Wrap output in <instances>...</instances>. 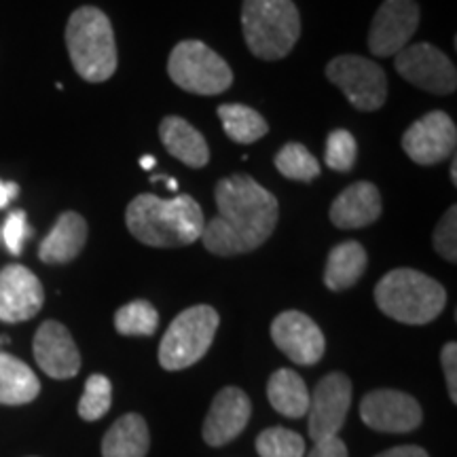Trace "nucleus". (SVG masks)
I'll return each instance as SVG.
<instances>
[{
  "mask_svg": "<svg viewBox=\"0 0 457 457\" xmlns=\"http://www.w3.org/2000/svg\"><path fill=\"white\" fill-rule=\"evenodd\" d=\"M219 216L202 231L204 245L216 256L253 253L271 237L279 219L278 199L245 174H233L216 185Z\"/></svg>",
  "mask_w": 457,
  "mask_h": 457,
  "instance_id": "nucleus-1",
  "label": "nucleus"
},
{
  "mask_svg": "<svg viewBox=\"0 0 457 457\" xmlns=\"http://www.w3.org/2000/svg\"><path fill=\"white\" fill-rule=\"evenodd\" d=\"M125 225L138 242L153 248H182L202 237L205 220L191 195L162 199L142 193L125 210Z\"/></svg>",
  "mask_w": 457,
  "mask_h": 457,
  "instance_id": "nucleus-2",
  "label": "nucleus"
},
{
  "mask_svg": "<svg viewBox=\"0 0 457 457\" xmlns=\"http://www.w3.org/2000/svg\"><path fill=\"white\" fill-rule=\"evenodd\" d=\"M66 47L72 68L87 83H104L117 72V43L104 11L79 7L66 24Z\"/></svg>",
  "mask_w": 457,
  "mask_h": 457,
  "instance_id": "nucleus-3",
  "label": "nucleus"
},
{
  "mask_svg": "<svg viewBox=\"0 0 457 457\" xmlns=\"http://www.w3.org/2000/svg\"><path fill=\"white\" fill-rule=\"evenodd\" d=\"M375 303L387 318L421 327L441 316L447 293L436 279L415 270H394L375 286Z\"/></svg>",
  "mask_w": 457,
  "mask_h": 457,
  "instance_id": "nucleus-4",
  "label": "nucleus"
},
{
  "mask_svg": "<svg viewBox=\"0 0 457 457\" xmlns=\"http://www.w3.org/2000/svg\"><path fill=\"white\" fill-rule=\"evenodd\" d=\"M242 32L261 60H282L301 37V15L293 0H244Z\"/></svg>",
  "mask_w": 457,
  "mask_h": 457,
  "instance_id": "nucleus-5",
  "label": "nucleus"
},
{
  "mask_svg": "<svg viewBox=\"0 0 457 457\" xmlns=\"http://www.w3.org/2000/svg\"><path fill=\"white\" fill-rule=\"evenodd\" d=\"M219 322V312L210 305L188 307L179 313L171 320L159 345V364L165 370L193 367L208 353Z\"/></svg>",
  "mask_w": 457,
  "mask_h": 457,
  "instance_id": "nucleus-6",
  "label": "nucleus"
},
{
  "mask_svg": "<svg viewBox=\"0 0 457 457\" xmlns=\"http://www.w3.org/2000/svg\"><path fill=\"white\" fill-rule=\"evenodd\" d=\"M170 79L195 96H219L233 85V72L222 57L202 41H182L168 60Z\"/></svg>",
  "mask_w": 457,
  "mask_h": 457,
  "instance_id": "nucleus-7",
  "label": "nucleus"
},
{
  "mask_svg": "<svg viewBox=\"0 0 457 457\" xmlns=\"http://www.w3.org/2000/svg\"><path fill=\"white\" fill-rule=\"evenodd\" d=\"M327 77L335 83L347 102L362 112L379 111L387 98L384 68L362 55H339L328 62Z\"/></svg>",
  "mask_w": 457,
  "mask_h": 457,
  "instance_id": "nucleus-8",
  "label": "nucleus"
},
{
  "mask_svg": "<svg viewBox=\"0 0 457 457\" xmlns=\"http://www.w3.org/2000/svg\"><path fill=\"white\" fill-rule=\"evenodd\" d=\"M404 81L430 94H451L457 87V72L447 54L430 43L407 45L394 62Z\"/></svg>",
  "mask_w": 457,
  "mask_h": 457,
  "instance_id": "nucleus-9",
  "label": "nucleus"
},
{
  "mask_svg": "<svg viewBox=\"0 0 457 457\" xmlns=\"http://www.w3.org/2000/svg\"><path fill=\"white\" fill-rule=\"evenodd\" d=\"M417 26H420V7L415 0H384L370 24V54L377 57L396 55L413 38Z\"/></svg>",
  "mask_w": 457,
  "mask_h": 457,
  "instance_id": "nucleus-10",
  "label": "nucleus"
},
{
  "mask_svg": "<svg viewBox=\"0 0 457 457\" xmlns=\"http://www.w3.org/2000/svg\"><path fill=\"white\" fill-rule=\"evenodd\" d=\"M457 129L443 111H432L415 121L403 136L404 153L420 165H436L455 155Z\"/></svg>",
  "mask_w": 457,
  "mask_h": 457,
  "instance_id": "nucleus-11",
  "label": "nucleus"
},
{
  "mask_svg": "<svg viewBox=\"0 0 457 457\" xmlns=\"http://www.w3.org/2000/svg\"><path fill=\"white\" fill-rule=\"evenodd\" d=\"M352 404V381L343 373H330L320 379L310 396V436L316 441L337 436L345 424Z\"/></svg>",
  "mask_w": 457,
  "mask_h": 457,
  "instance_id": "nucleus-12",
  "label": "nucleus"
},
{
  "mask_svg": "<svg viewBox=\"0 0 457 457\" xmlns=\"http://www.w3.org/2000/svg\"><path fill=\"white\" fill-rule=\"evenodd\" d=\"M271 339L278 350L299 367H312L322 360L327 339L310 316L301 312H284L273 320Z\"/></svg>",
  "mask_w": 457,
  "mask_h": 457,
  "instance_id": "nucleus-13",
  "label": "nucleus"
},
{
  "mask_svg": "<svg viewBox=\"0 0 457 457\" xmlns=\"http://www.w3.org/2000/svg\"><path fill=\"white\" fill-rule=\"evenodd\" d=\"M360 417L370 430L411 432L421 424L420 403L398 390H373L360 403Z\"/></svg>",
  "mask_w": 457,
  "mask_h": 457,
  "instance_id": "nucleus-14",
  "label": "nucleus"
},
{
  "mask_svg": "<svg viewBox=\"0 0 457 457\" xmlns=\"http://www.w3.org/2000/svg\"><path fill=\"white\" fill-rule=\"evenodd\" d=\"M41 279L24 265H7L0 271V322L17 324L43 310Z\"/></svg>",
  "mask_w": 457,
  "mask_h": 457,
  "instance_id": "nucleus-15",
  "label": "nucleus"
},
{
  "mask_svg": "<svg viewBox=\"0 0 457 457\" xmlns=\"http://www.w3.org/2000/svg\"><path fill=\"white\" fill-rule=\"evenodd\" d=\"M34 360L51 379H71L81 370V353L64 324L47 320L34 335Z\"/></svg>",
  "mask_w": 457,
  "mask_h": 457,
  "instance_id": "nucleus-16",
  "label": "nucleus"
},
{
  "mask_svg": "<svg viewBox=\"0 0 457 457\" xmlns=\"http://www.w3.org/2000/svg\"><path fill=\"white\" fill-rule=\"evenodd\" d=\"M250 413H253V404L244 390L236 386L222 387L205 415L204 441L210 447H222L231 443L248 426Z\"/></svg>",
  "mask_w": 457,
  "mask_h": 457,
  "instance_id": "nucleus-17",
  "label": "nucleus"
},
{
  "mask_svg": "<svg viewBox=\"0 0 457 457\" xmlns=\"http://www.w3.org/2000/svg\"><path fill=\"white\" fill-rule=\"evenodd\" d=\"M384 204L373 182H356L347 187L330 205V222L339 228L369 227L381 216Z\"/></svg>",
  "mask_w": 457,
  "mask_h": 457,
  "instance_id": "nucleus-18",
  "label": "nucleus"
},
{
  "mask_svg": "<svg viewBox=\"0 0 457 457\" xmlns=\"http://www.w3.org/2000/svg\"><path fill=\"white\" fill-rule=\"evenodd\" d=\"M87 242V220L77 212H64L38 245V259L47 265H66L83 253Z\"/></svg>",
  "mask_w": 457,
  "mask_h": 457,
  "instance_id": "nucleus-19",
  "label": "nucleus"
},
{
  "mask_svg": "<svg viewBox=\"0 0 457 457\" xmlns=\"http://www.w3.org/2000/svg\"><path fill=\"white\" fill-rule=\"evenodd\" d=\"M159 136H162L165 151L188 168L199 170L210 162L208 142H205L202 131L193 128L187 119L165 117L159 125Z\"/></svg>",
  "mask_w": 457,
  "mask_h": 457,
  "instance_id": "nucleus-20",
  "label": "nucleus"
},
{
  "mask_svg": "<svg viewBox=\"0 0 457 457\" xmlns=\"http://www.w3.org/2000/svg\"><path fill=\"white\" fill-rule=\"evenodd\" d=\"M148 426L145 417L128 413L119 417L104 434L102 457H146L148 453Z\"/></svg>",
  "mask_w": 457,
  "mask_h": 457,
  "instance_id": "nucleus-21",
  "label": "nucleus"
},
{
  "mask_svg": "<svg viewBox=\"0 0 457 457\" xmlns=\"http://www.w3.org/2000/svg\"><path fill=\"white\" fill-rule=\"evenodd\" d=\"M41 392V381L20 358L0 352V404H28Z\"/></svg>",
  "mask_w": 457,
  "mask_h": 457,
  "instance_id": "nucleus-22",
  "label": "nucleus"
},
{
  "mask_svg": "<svg viewBox=\"0 0 457 457\" xmlns=\"http://www.w3.org/2000/svg\"><path fill=\"white\" fill-rule=\"evenodd\" d=\"M367 270V250L362 244L347 239L330 250L327 270H324V284L328 290H347L364 276Z\"/></svg>",
  "mask_w": 457,
  "mask_h": 457,
  "instance_id": "nucleus-23",
  "label": "nucleus"
},
{
  "mask_svg": "<svg viewBox=\"0 0 457 457\" xmlns=\"http://www.w3.org/2000/svg\"><path fill=\"white\" fill-rule=\"evenodd\" d=\"M310 390H307L305 381L301 379V375H296V370L290 369H279L270 377V384H267V398H270L271 407L282 413L284 417H299L307 415L310 411Z\"/></svg>",
  "mask_w": 457,
  "mask_h": 457,
  "instance_id": "nucleus-24",
  "label": "nucleus"
},
{
  "mask_svg": "<svg viewBox=\"0 0 457 457\" xmlns=\"http://www.w3.org/2000/svg\"><path fill=\"white\" fill-rule=\"evenodd\" d=\"M219 117L225 134L237 145H253L270 131L262 114L244 104H220Z\"/></svg>",
  "mask_w": 457,
  "mask_h": 457,
  "instance_id": "nucleus-25",
  "label": "nucleus"
},
{
  "mask_svg": "<svg viewBox=\"0 0 457 457\" xmlns=\"http://www.w3.org/2000/svg\"><path fill=\"white\" fill-rule=\"evenodd\" d=\"M159 327V313L148 301H131L114 313V328L125 337H151Z\"/></svg>",
  "mask_w": 457,
  "mask_h": 457,
  "instance_id": "nucleus-26",
  "label": "nucleus"
},
{
  "mask_svg": "<svg viewBox=\"0 0 457 457\" xmlns=\"http://www.w3.org/2000/svg\"><path fill=\"white\" fill-rule=\"evenodd\" d=\"M276 168L288 180L310 182L320 176L318 159L299 142H288L276 155Z\"/></svg>",
  "mask_w": 457,
  "mask_h": 457,
  "instance_id": "nucleus-27",
  "label": "nucleus"
},
{
  "mask_svg": "<svg viewBox=\"0 0 457 457\" xmlns=\"http://www.w3.org/2000/svg\"><path fill=\"white\" fill-rule=\"evenodd\" d=\"M112 384L104 375H91L85 381V392L79 400V415L85 421H98L111 411Z\"/></svg>",
  "mask_w": 457,
  "mask_h": 457,
  "instance_id": "nucleus-28",
  "label": "nucleus"
},
{
  "mask_svg": "<svg viewBox=\"0 0 457 457\" xmlns=\"http://www.w3.org/2000/svg\"><path fill=\"white\" fill-rule=\"evenodd\" d=\"M256 451L261 457H303L305 441L286 428H267L256 438Z\"/></svg>",
  "mask_w": 457,
  "mask_h": 457,
  "instance_id": "nucleus-29",
  "label": "nucleus"
},
{
  "mask_svg": "<svg viewBox=\"0 0 457 457\" xmlns=\"http://www.w3.org/2000/svg\"><path fill=\"white\" fill-rule=\"evenodd\" d=\"M358 145L356 138L347 129L330 131L327 138V153H324V162L330 170L335 171H350L356 163Z\"/></svg>",
  "mask_w": 457,
  "mask_h": 457,
  "instance_id": "nucleus-30",
  "label": "nucleus"
},
{
  "mask_svg": "<svg viewBox=\"0 0 457 457\" xmlns=\"http://www.w3.org/2000/svg\"><path fill=\"white\" fill-rule=\"evenodd\" d=\"M434 250L443 256L445 261L455 262L457 261V208L451 205L443 219L438 220L436 228H434Z\"/></svg>",
  "mask_w": 457,
  "mask_h": 457,
  "instance_id": "nucleus-31",
  "label": "nucleus"
},
{
  "mask_svg": "<svg viewBox=\"0 0 457 457\" xmlns=\"http://www.w3.org/2000/svg\"><path fill=\"white\" fill-rule=\"evenodd\" d=\"M32 236V227L28 225V216L24 210H13L4 220L3 228H0V242L9 248L13 256H20L24 250L26 239Z\"/></svg>",
  "mask_w": 457,
  "mask_h": 457,
  "instance_id": "nucleus-32",
  "label": "nucleus"
},
{
  "mask_svg": "<svg viewBox=\"0 0 457 457\" xmlns=\"http://www.w3.org/2000/svg\"><path fill=\"white\" fill-rule=\"evenodd\" d=\"M441 362L445 370V379H447L449 398L453 400V403H457V345L453 341L443 347Z\"/></svg>",
  "mask_w": 457,
  "mask_h": 457,
  "instance_id": "nucleus-33",
  "label": "nucleus"
},
{
  "mask_svg": "<svg viewBox=\"0 0 457 457\" xmlns=\"http://www.w3.org/2000/svg\"><path fill=\"white\" fill-rule=\"evenodd\" d=\"M307 457H350V455H347V447L341 438L330 436V438H324V441L313 443L312 453Z\"/></svg>",
  "mask_w": 457,
  "mask_h": 457,
  "instance_id": "nucleus-34",
  "label": "nucleus"
},
{
  "mask_svg": "<svg viewBox=\"0 0 457 457\" xmlns=\"http://www.w3.org/2000/svg\"><path fill=\"white\" fill-rule=\"evenodd\" d=\"M375 457H430V455L426 453V449L417 447V445H403V447L387 449V451H384V453H379Z\"/></svg>",
  "mask_w": 457,
  "mask_h": 457,
  "instance_id": "nucleus-35",
  "label": "nucleus"
},
{
  "mask_svg": "<svg viewBox=\"0 0 457 457\" xmlns=\"http://www.w3.org/2000/svg\"><path fill=\"white\" fill-rule=\"evenodd\" d=\"M17 195H20V185L17 182L0 180V210L7 208Z\"/></svg>",
  "mask_w": 457,
  "mask_h": 457,
  "instance_id": "nucleus-36",
  "label": "nucleus"
},
{
  "mask_svg": "<svg viewBox=\"0 0 457 457\" xmlns=\"http://www.w3.org/2000/svg\"><path fill=\"white\" fill-rule=\"evenodd\" d=\"M140 165H142V170H153V168H155V157H151V155L142 157Z\"/></svg>",
  "mask_w": 457,
  "mask_h": 457,
  "instance_id": "nucleus-37",
  "label": "nucleus"
},
{
  "mask_svg": "<svg viewBox=\"0 0 457 457\" xmlns=\"http://www.w3.org/2000/svg\"><path fill=\"white\" fill-rule=\"evenodd\" d=\"M451 180H453V185H457V159L451 157Z\"/></svg>",
  "mask_w": 457,
  "mask_h": 457,
  "instance_id": "nucleus-38",
  "label": "nucleus"
},
{
  "mask_svg": "<svg viewBox=\"0 0 457 457\" xmlns=\"http://www.w3.org/2000/svg\"><path fill=\"white\" fill-rule=\"evenodd\" d=\"M165 180H168V182H165V185H168L170 191H176V188H179V185H176L174 179H165Z\"/></svg>",
  "mask_w": 457,
  "mask_h": 457,
  "instance_id": "nucleus-39",
  "label": "nucleus"
},
{
  "mask_svg": "<svg viewBox=\"0 0 457 457\" xmlns=\"http://www.w3.org/2000/svg\"><path fill=\"white\" fill-rule=\"evenodd\" d=\"M9 343V337H0V345H7Z\"/></svg>",
  "mask_w": 457,
  "mask_h": 457,
  "instance_id": "nucleus-40",
  "label": "nucleus"
}]
</instances>
